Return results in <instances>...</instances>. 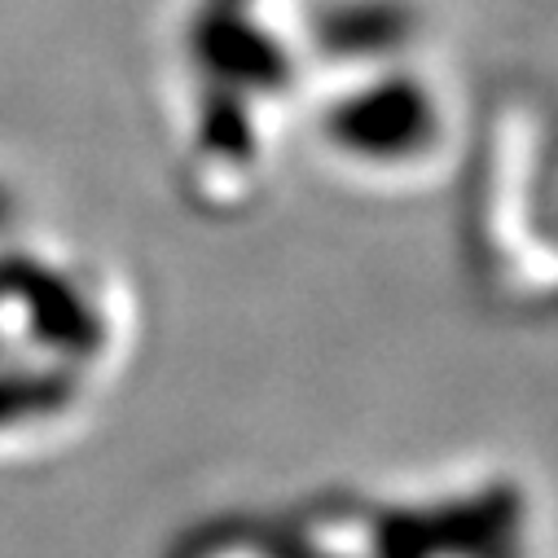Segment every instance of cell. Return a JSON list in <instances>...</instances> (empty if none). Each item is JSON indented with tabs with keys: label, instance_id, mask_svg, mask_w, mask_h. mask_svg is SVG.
<instances>
[{
	"label": "cell",
	"instance_id": "cell-1",
	"mask_svg": "<svg viewBox=\"0 0 558 558\" xmlns=\"http://www.w3.org/2000/svg\"><path fill=\"white\" fill-rule=\"evenodd\" d=\"M432 128H436V114L417 88H374L335 114L339 142L374 159L409 155L417 142H427Z\"/></svg>",
	"mask_w": 558,
	"mask_h": 558
},
{
	"label": "cell",
	"instance_id": "cell-2",
	"mask_svg": "<svg viewBox=\"0 0 558 558\" xmlns=\"http://www.w3.org/2000/svg\"><path fill=\"white\" fill-rule=\"evenodd\" d=\"M0 220H5V207H0Z\"/></svg>",
	"mask_w": 558,
	"mask_h": 558
}]
</instances>
